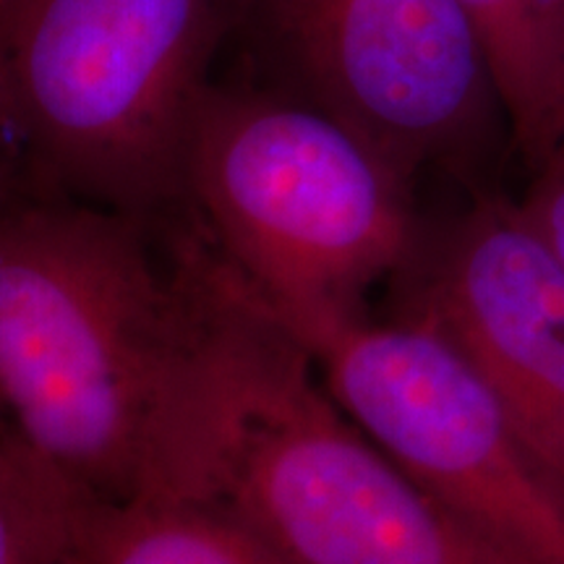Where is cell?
<instances>
[{
	"mask_svg": "<svg viewBox=\"0 0 564 564\" xmlns=\"http://www.w3.org/2000/svg\"><path fill=\"white\" fill-rule=\"evenodd\" d=\"M167 230L192 333L144 491L228 512L282 564H505L348 419L192 212Z\"/></svg>",
	"mask_w": 564,
	"mask_h": 564,
	"instance_id": "6da1fadb",
	"label": "cell"
},
{
	"mask_svg": "<svg viewBox=\"0 0 564 564\" xmlns=\"http://www.w3.org/2000/svg\"><path fill=\"white\" fill-rule=\"evenodd\" d=\"M150 223L58 194L0 207V432L74 489L144 491L192 299Z\"/></svg>",
	"mask_w": 564,
	"mask_h": 564,
	"instance_id": "7a4b0ae2",
	"label": "cell"
},
{
	"mask_svg": "<svg viewBox=\"0 0 564 564\" xmlns=\"http://www.w3.org/2000/svg\"><path fill=\"white\" fill-rule=\"evenodd\" d=\"M413 192L340 121L257 79L212 82L183 162L186 209L301 343L366 316L403 270Z\"/></svg>",
	"mask_w": 564,
	"mask_h": 564,
	"instance_id": "3957f363",
	"label": "cell"
},
{
	"mask_svg": "<svg viewBox=\"0 0 564 564\" xmlns=\"http://www.w3.org/2000/svg\"><path fill=\"white\" fill-rule=\"evenodd\" d=\"M236 0H17L0 95L42 194L158 228L186 207L183 162Z\"/></svg>",
	"mask_w": 564,
	"mask_h": 564,
	"instance_id": "277c9868",
	"label": "cell"
},
{
	"mask_svg": "<svg viewBox=\"0 0 564 564\" xmlns=\"http://www.w3.org/2000/svg\"><path fill=\"white\" fill-rule=\"evenodd\" d=\"M230 45L253 79L340 121L405 181L449 173L489 188L505 105L457 0H236Z\"/></svg>",
	"mask_w": 564,
	"mask_h": 564,
	"instance_id": "5b68a950",
	"label": "cell"
},
{
	"mask_svg": "<svg viewBox=\"0 0 564 564\" xmlns=\"http://www.w3.org/2000/svg\"><path fill=\"white\" fill-rule=\"evenodd\" d=\"M335 403L505 564H564V489L429 324L369 316L303 343Z\"/></svg>",
	"mask_w": 564,
	"mask_h": 564,
	"instance_id": "8992f818",
	"label": "cell"
},
{
	"mask_svg": "<svg viewBox=\"0 0 564 564\" xmlns=\"http://www.w3.org/2000/svg\"><path fill=\"white\" fill-rule=\"evenodd\" d=\"M392 295V316L463 352L564 489V267L518 199L478 188L455 215L423 220Z\"/></svg>",
	"mask_w": 564,
	"mask_h": 564,
	"instance_id": "52a82bcc",
	"label": "cell"
},
{
	"mask_svg": "<svg viewBox=\"0 0 564 564\" xmlns=\"http://www.w3.org/2000/svg\"><path fill=\"white\" fill-rule=\"evenodd\" d=\"M68 564H282L217 507L167 491L131 499L87 494Z\"/></svg>",
	"mask_w": 564,
	"mask_h": 564,
	"instance_id": "ba28073f",
	"label": "cell"
},
{
	"mask_svg": "<svg viewBox=\"0 0 564 564\" xmlns=\"http://www.w3.org/2000/svg\"><path fill=\"white\" fill-rule=\"evenodd\" d=\"M502 97L510 150L528 173L564 139V0H457Z\"/></svg>",
	"mask_w": 564,
	"mask_h": 564,
	"instance_id": "9c48e42d",
	"label": "cell"
},
{
	"mask_svg": "<svg viewBox=\"0 0 564 564\" xmlns=\"http://www.w3.org/2000/svg\"><path fill=\"white\" fill-rule=\"evenodd\" d=\"M84 497L0 432V564H68Z\"/></svg>",
	"mask_w": 564,
	"mask_h": 564,
	"instance_id": "30bf717a",
	"label": "cell"
},
{
	"mask_svg": "<svg viewBox=\"0 0 564 564\" xmlns=\"http://www.w3.org/2000/svg\"><path fill=\"white\" fill-rule=\"evenodd\" d=\"M518 207L564 267V139L531 171V181L518 199Z\"/></svg>",
	"mask_w": 564,
	"mask_h": 564,
	"instance_id": "8fae6325",
	"label": "cell"
},
{
	"mask_svg": "<svg viewBox=\"0 0 564 564\" xmlns=\"http://www.w3.org/2000/svg\"><path fill=\"white\" fill-rule=\"evenodd\" d=\"M24 192H37V188L26 178L24 165H21L17 154L0 147V207Z\"/></svg>",
	"mask_w": 564,
	"mask_h": 564,
	"instance_id": "7c38bea8",
	"label": "cell"
},
{
	"mask_svg": "<svg viewBox=\"0 0 564 564\" xmlns=\"http://www.w3.org/2000/svg\"><path fill=\"white\" fill-rule=\"evenodd\" d=\"M0 147H3V150L13 152V154H17V158H19V152H17V144H13V137H11V129H9V121H6L3 95H0ZM19 162H21V158H19Z\"/></svg>",
	"mask_w": 564,
	"mask_h": 564,
	"instance_id": "4fadbf2b",
	"label": "cell"
},
{
	"mask_svg": "<svg viewBox=\"0 0 564 564\" xmlns=\"http://www.w3.org/2000/svg\"><path fill=\"white\" fill-rule=\"evenodd\" d=\"M13 3H17V0H0V19H3L6 13L13 9Z\"/></svg>",
	"mask_w": 564,
	"mask_h": 564,
	"instance_id": "5bb4252c",
	"label": "cell"
}]
</instances>
